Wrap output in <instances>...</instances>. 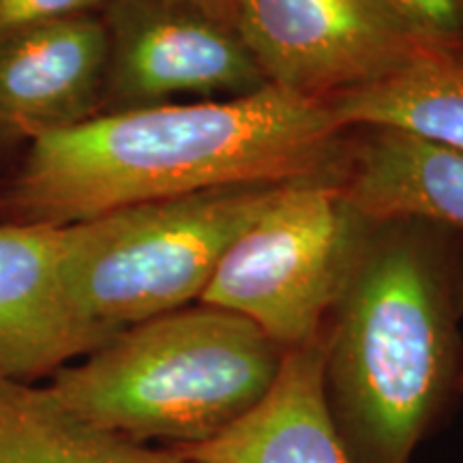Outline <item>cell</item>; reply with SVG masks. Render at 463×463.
<instances>
[{
  "label": "cell",
  "instance_id": "17",
  "mask_svg": "<svg viewBox=\"0 0 463 463\" xmlns=\"http://www.w3.org/2000/svg\"><path fill=\"white\" fill-rule=\"evenodd\" d=\"M461 309H463V258H461ZM461 386H463V378H461Z\"/></svg>",
  "mask_w": 463,
  "mask_h": 463
},
{
  "label": "cell",
  "instance_id": "6",
  "mask_svg": "<svg viewBox=\"0 0 463 463\" xmlns=\"http://www.w3.org/2000/svg\"><path fill=\"white\" fill-rule=\"evenodd\" d=\"M266 82L331 101L380 82L433 45L389 0H228Z\"/></svg>",
  "mask_w": 463,
  "mask_h": 463
},
{
  "label": "cell",
  "instance_id": "5",
  "mask_svg": "<svg viewBox=\"0 0 463 463\" xmlns=\"http://www.w3.org/2000/svg\"><path fill=\"white\" fill-rule=\"evenodd\" d=\"M373 225L344 181L288 184L228 247L200 303L245 317L283 350L311 344L324 333Z\"/></svg>",
  "mask_w": 463,
  "mask_h": 463
},
{
  "label": "cell",
  "instance_id": "10",
  "mask_svg": "<svg viewBox=\"0 0 463 463\" xmlns=\"http://www.w3.org/2000/svg\"><path fill=\"white\" fill-rule=\"evenodd\" d=\"M324 335V333H322ZM286 350L279 373L251 412L191 447L189 463H354L324 399V337Z\"/></svg>",
  "mask_w": 463,
  "mask_h": 463
},
{
  "label": "cell",
  "instance_id": "13",
  "mask_svg": "<svg viewBox=\"0 0 463 463\" xmlns=\"http://www.w3.org/2000/svg\"><path fill=\"white\" fill-rule=\"evenodd\" d=\"M0 463H189L99 430L58 402L48 386L0 373Z\"/></svg>",
  "mask_w": 463,
  "mask_h": 463
},
{
  "label": "cell",
  "instance_id": "11",
  "mask_svg": "<svg viewBox=\"0 0 463 463\" xmlns=\"http://www.w3.org/2000/svg\"><path fill=\"white\" fill-rule=\"evenodd\" d=\"M344 187L372 222L419 219L463 234V155L391 129L350 146Z\"/></svg>",
  "mask_w": 463,
  "mask_h": 463
},
{
  "label": "cell",
  "instance_id": "4",
  "mask_svg": "<svg viewBox=\"0 0 463 463\" xmlns=\"http://www.w3.org/2000/svg\"><path fill=\"white\" fill-rule=\"evenodd\" d=\"M283 187L204 191L67 225L62 277L75 316L103 345L200 303L228 247Z\"/></svg>",
  "mask_w": 463,
  "mask_h": 463
},
{
  "label": "cell",
  "instance_id": "2",
  "mask_svg": "<svg viewBox=\"0 0 463 463\" xmlns=\"http://www.w3.org/2000/svg\"><path fill=\"white\" fill-rule=\"evenodd\" d=\"M457 234L375 223L324 326V399L354 463H412L463 392Z\"/></svg>",
  "mask_w": 463,
  "mask_h": 463
},
{
  "label": "cell",
  "instance_id": "15",
  "mask_svg": "<svg viewBox=\"0 0 463 463\" xmlns=\"http://www.w3.org/2000/svg\"><path fill=\"white\" fill-rule=\"evenodd\" d=\"M109 3L112 0H0V34L62 17L103 14Z\"/></svg>",
  "mask_w": 463,
  "mask_h": 463
},
{
  "label": "cell",
  "instance_id": "9",
  "mask_svg": "<svg viewBox=\"0 0 463 463\" xmlns=\"http://www.w3.org/2000/svg\"><path fill=\"white\" fill-rule=\"evenodd\" d=\"M65 251L67 225L0 223V373L33 382L99 347L69 300Z\"/></svg>",
  "mask_w": 463,
  "mask_h": 463
},
{
  "label": "cell",
  "instance_id": "8",
  "mask_svg": "<svg viewBox=\"0 0 463 463\" xmlns=\"http://www.w3.org/2000/svg\"><path fill=\"white\" fill-rule=\"evenodd\" d=\"M108 62L101 14L0 34V125L34 140L101 114Z\"/></svg>",
  "mask_w": 463,
  "mask_h": 463
},
{
  "label": "cell",
  "instance_id": "12",
  "mask_svg": "<svg viewBox=\"0 0 463 463\" xmlns=\"http://www.w3.org/2000/svg\"><path fill=\"white\" fill-rule=\"evenodd\" d=\"M345 131H402L463 155V50L430 48L380 82L326 101Z\"/></svg>",
  "mask_w": 463,
  "mask_h": 463
},
{
  "label": "cell",
  "instance_id": "3",
  "mask_svg": "<svg viewBox=\"0 0 463 463\" xmlns=\"http://www.w3.org/2000/svg\"><path fill=\"white\" fill-rule=\"evenodd\" d=\"M283 356L256 324L194 303L118 333L56 372L48 389L99 430L191 447L251 412Z\"/></svg>",
  "mask_w": 463,
  "mask_h": 463
},
{
  "label": "cell",
  "instance_id": "14",
  "mask_svg": "<svg viewBox=\"0 0 463 463\" xmlns=\"http://www.w3.org/2000/svg\"><path fill=\"white\" fill-rule=\"evenodd\" d=\"M433 45L463 50V0H389Z\"/></svg>",
  "mask_w": 463,
  "mask_h": 463
},
{
  "label": "cell",
  "instance_id": "16",
  "mask_svg": "<svg viewBox=\"0 0 463 463\" xmlns=\"http://www.w3.org/2000/svg\"><path fill=\"white\" fill-rule=\"evenodd\" d=\"M165 3L174 5H184V7H194L204 11V14L223 20L230 24V11H228V0H165Z\"/></svg>",
  "mask_w": 463,
  "mask_h": 463
},
{
  "label": "cell",
  "instance_id": "7",
  "mask_svg": "<svg viewBox=\"0 0 463 463\" xmlns=\"http://www.w3.org/2000/svg\"><path fill=\"white\" fill-rule=\"evenodd\" d=\"M109 62L101 112L232 99L269 86L232 24L165 0H112L103 11Z\"/></svg>",
  "mask_w": 463,
  "mask_h": 463
},
{
  "label": "cell",
  "instance_id": "1",
  "mask_svg": "<svg viewBox=\"0 0 463 463\" xmlns=\"http://www.w3.org/2000/svg\"><path fill=\"white\" fill-rule=\"evenodd\" d=\"M347 133L326 103L245 97L101 112L34 137L15 181L22 222L71 225L204 191L344 181Z\"/></svg>",
  "mask_w": 463,
  "mask_h": 463
}]
</instances>
